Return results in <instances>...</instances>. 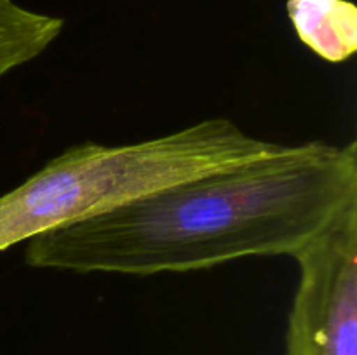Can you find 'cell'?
<instances>
[{
	"mask_svg": "<svg viewBox=\"0 0 357 355\" xmlns=\"http://www.w3.org/2000/svg\"><path fill=\"white\" fill-rule=\"evenodd\" d=\"M357 204V143L307 141L152 191L26 242L40 270L146 275L302 253Z\"/></svg>",
	"mask_w": 357,
	"mask_h": 355,
	"instance_id": "obj_1",
	"label": "cell"
},
{
	"mask_svg": "<svg viewBox=\"0 0 357 355\" xmlns=\"http://www.w3.org/2000/svg\"><path fill=\"white\" fill-rule=\"evenodd\" d=\"M279 146L223 117L128 145L80 143L0 195V253L169 184L267 157Z\"/></svg>",
	"mask_w": 357,
	"mask_h": 355,
	"instance_id": "obj_2",
	"label": "cell"
},
{
	"mask_svg": "<svg viewBox=\"0 0 357 355\" xmlns=\"http://www.w3.org/2000/svg\"><path fill=\"white\" fill-rule=\"evenodd\" d=\"M293 260L286 355H357V204Z\"/></svg>",
	"mask_w": 357,
	"mask_h": 355,
	"instance_id": "obj_3",
	"label": "cell"
},
{
	"mask_svg": "<svg viewBox=\"0 0 357 355\" xmlns=\"http://www.w3.org/2000/svg\"><path fill=\"white\" fill-rule=\"evenodd\" d=\"M296 37L324 61L345 63L357 51V9L351 0H288Z\"/></svg>",
	"mask_w": 357,
	"mask_h": 355,
	"instance_id": "obj_4",
	"label": "cell"
},
{
	"mask_svg": "<svg viewBox=\"0 0 357 355\" xmlns=\"http://www.w3.org/2000/svg\"><path fill=\"white\" fill-rule=\"evenodd\" d=\"M63 26L61 17L30 10L14 0H0V52H14L33 61L51 47Z\"/></svg>",
	"mask_w": 357,
	"mask_h": 355,
	"instance_id": "obj_5",
	"label": "cell"
},
{
	"mask_svg": "<svg viewBox=\"0 0 357 355\" xmlns=\"http://www.w3.org/2000/svg\"><path fill=\"white\" fill-rule=\"evenodd\" d=\"M26 59L20 54H13V52H0V80L6 75H9L14 70L21 68L26 65Z\"/></svg>",
	"mask_w": 357,
	"mask_h": 355,
	"instance_id": "obj_6",
	"label": "cell"
}]
</instances>
